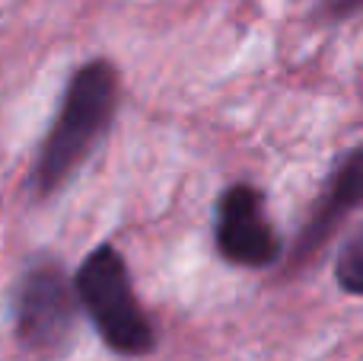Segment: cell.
Here are the masks:
<instances>
[{"label": "cell", "instance_id": "1", "mask_svg": "<svg viewBox=\"0 0 363 361\" xmlns=\"http://www.w3.org/2000/svg\"><path fill=\"white\" fill-rule=\"evenodd\" d=\"M115 102H118V74L108 61H89L70 77L61 112L45 138L32 173L38 195H51L74 176L77 166L108 131Z\"/></svg>", "mask_w": 363, "mask_h": 361}, {"label": "cell", "instance_id": "6", "mask_svg": "<svg viewBox=\"0 0 363 361\" xmlns=\"http://www.w3.org/2000/svg\"><path fill=\"white\" fill-rule=\"evenodd\" d=\"M335 279L345 291L363 294V227L345 240L338 262H335Z\"/></svg>", "mask_w": 363, "mask_h": 361}, {"label": "cell", "instance_id": "2", "mask_svg": "<svg viewBox=\"0 0 363 361\" xmlns=\"http://www.w3.org/2000/svg\"><path fill=\"white\" fill-rule=\"evenodd\" d=\"M74 285L80 307L89 313L102 343L115 355L140 358L153 352L157 333H153L150 317L144 313L138 294H134L131 272H128V262L118 249L108 243L96 247L80 262Z\"/></svg>", "mask_w": 363, "mask_h": 361}, {"label": "cell", "instance_id": "4", "mask_svg": "<svg viewBox=\"0 0 363 361\" xmlns=\"http://www.w3.org/2000/svg\"><path fill=\"white\" fill-rule=\"evenodd\" d=\"M217 249L233 266L262 269L281 256L274 224L264 215V198L258 189L239 183L220 195L217 205Z\"/></svg>", "mask_w": 363, "mask_h": 361}, {"label": "cell", "instance_id": "5", "mask_svg": "<svg viewBox=\"0 0 363 361\" xmlns=\"http://www.w3.org/2000/svg\"><path fill=\"white\" fill-rule=\"evenodd\" d=\"M360 202H363V147H357V151L338 166L332 185H328V195L322 198L313 224H309L306 234H303V253L319 247V243L328 237V230H332L351 208H357Z\"/></svg>", "mask_w": 363, "mask_h": 361}, {"label": "cell", "instance_id": "3", "mask_svg": "<svg viewBox=\"0 0 363 361\" xmlns=\"http://www.w3.org/2000/svg\"><path fill=\"white\" fill-rule=\"evenodd\" d=\"M77 285L51 259H38L16 288V336L29 352L55 355L67 345L77 323Z\"/></svg>", "mask_w": 363, "mask_h": 361}]
</instances>
